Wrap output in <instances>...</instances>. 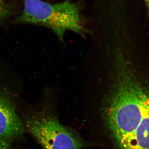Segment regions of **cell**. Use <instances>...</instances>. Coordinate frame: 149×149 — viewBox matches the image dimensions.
<instances>
[{"label":"cell","mask_w":149,"mask_h":149,"mask_svg":"<svg viewBox=\"0 0 149 149\" xmlns=\"http://www.w3.org/2000/svg\"><path fill=\"white\" fill-rule=\"evenodd\" d=\"M0 74V140L10 143L24 133L23 123L17 113L15 94Z\"/></svg>","instance_id":"277c9868"},{"label":"cell","mask_w":149,"mask_h":149,"mask_svg":"<svg viewBox=\"0 0 149 149\" xmlns=\"http://www.w3.org/2000/svg\"><path fill=\"white\" fill-rule=\"evenodd\" d=\"M117 66V80L104 119L113 140L121 142L128 139L139 126L149 100V91L122 58L118 59Z\"/></svg>","instance_id":"6da1fadb"},{"label":"cell","mask_w":149,"mask_h":149,"mask_svg":"<svg viewBox=\"0 0 149 149\" xmlns=\"http://www.w3.org/2000/svg\"><path fill=\"white\" fill-rule=\"evenodd\" d=\"M11 9L5 0H0V22L6 19L10 16Z\"/></svg>","instance_id":"8992f818"},{"label":"cell","mask_w":149,"mask_h":149,"mask_svg":"<svg viewBox=\"0 0 149 149\" xmlns=\"http://www.w3.org/2000/svg\"><path fill=\"white\" fill-rule=\"evenodd\" d=\"M146 7L147 13L149 18V0H143Z\"/></svg>","instance_id":"ba28073f"},{"label":"cell","mask_w":149,"mask_h":149,"mask_svg":"<svg viewBox=\"0 0 149 149\" xmlns=\"http://www.w3.org/2000/svg\"><path fill=\"white\" fill-rule=\"evenodd\" d=\"M0 149H10V143L0 140Z\"/></svg>","instance_id":"52a82bcc"},{"label":"cell","mask_w":149,"mask_h":149,"mask_svg":"<svg viewBox=\"0 0 149 149\" xmlns=\"http://www.w3.org/2000/svg\"><path fill=\"white\" fill-rule=\"evenodd\" d=\"M118 148V149H149V100L138 128Z\"/></svg>","instance_id":"5b68a950"},{"label":"cell","mask_w":149,"mask_h":149,"mask_svg":"<svg viewBox=\"0 0 149 149\" xmlns=\"http://www.w3.org/2000/svg\"><path fill=\"white\" fill-rule=\"evenodd\" d=\"M27 130L44 149H80V138L62 125L54 116L45 111H34L27 116Z\"/></svg>","instance_id":"3957f363"},{"label":"cell","mask_w":149,"mask_h":149,"mask_svg":"<svg viewBox=\"0 0 149 149\" xmlns=\"http://www.w3.org/2000/svg\"><path fill=\"white\" fill-rule=\"evenodd\" d=\"M80 7L69 1L52 4L42 0H24V9L15 22L49 27L63 40L67 30L81 35L88 32Z\"/></svg>","instance_id":"7a4b0ae2"}]
</instances>
